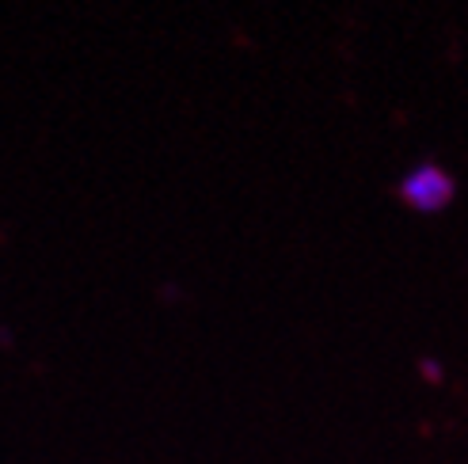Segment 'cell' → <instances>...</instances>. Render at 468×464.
Returning <instances> with one entry per match:
<instances>
[{
    "label": "cell",
    "instance_id": "cell-1",
    "mask_svg": "<svg viewBox=\"0 0 468 464\" xmlns=\"http://www.w3.org/2000/svg\"><path fill=\"white\" fill-rule=\"evenodd\" d=\"M457 195V183L446 168L431 164V160H423V164H415L404 179H400V198L411 206L415 214H441L446 206L453 202Z\"/></svg>",
    "mask_w": 468,
    "mask_h": 464
},
{
    "label": "cell",
    "instance_id": "cell-2",
    "mask_svg": "<svg viewBox=\"0 0 468 464\" xmlns=\"http://www.w3.org/2000/svg\"><path fill=\"white\" fill-rule=\"evenodd\" d=\"M419 374H423L431 385H438L441 377H446V369H441V362H434V358H423L419 362Z\"/></svg>",
    "mask_w": 468,
    "mask_h": 464
}]
</instances>
